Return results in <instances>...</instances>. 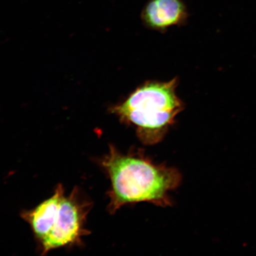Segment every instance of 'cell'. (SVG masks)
I'll use <instances>...</instances> for the list:
<instances>
[{"label":"cell","mask_w":256,"mask_h":256,"mask_svg":"<svg viewBox=\"0 0 256 256\" xmlns=\"http://www.w3.org/2000/svg\"><path fill=\"white\" fill-rule=\"evenodd\" d=\"M178 83V78L168 82H146L108 111L120 122L135 128L144 144L154 145L162 142L184 110V104L176 94Z\"/></svg>","instance_id":"3"},{"label":"cell","mask_w":256,"mask_h":256,"mask_svg":"<svg viewBox=\"0 0 256 256\" xmlns=\"http://www.w3.org/2000/svg\"><path fill=\"white\" fill-rule=\"evenodd\" d=\"M98 162L111 182L108 193L111 214L126 204L140 202L170 206V192L182 180L177 169L156 164L142 152L133 150L124 154L110 146L107 154Z\"/></svg>","instance_id":"1"},{"label":"cell","mask_w":256,"mask_h":256,"mask_svg":"<svg viewBox=\"0 0 256 256\" xmlns=\"http://www.w3.org/2000/svg\"><path fill=\"white\" fill-rule=\"evenodd\" d=\"M188 18L187 6L184 0H149L140 14L146 28L160 32L174 26L184 24Z\"/></svg>","instance_id":"4"},{"label":"cell","mask_w":256,"mask_h":256,"mask_svg":"<svg viewBox=\"0 0 256 256\" xmlns=\"http://www.w3.org/2000/svg\"><path fill=\"white\" fill-rule=\"evenodd\" d=\"M92 204L78 187L66 195L62 184L52 196L21 216L30 224L42 255L53 250L81 246L90 232L86 220Z\"/></svg>","instance_id":"2"}]
</instances>
